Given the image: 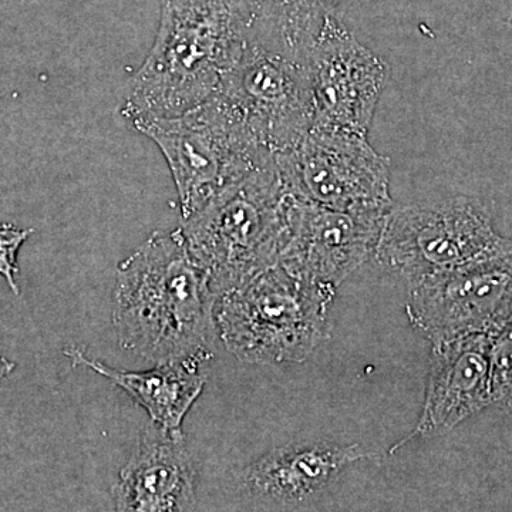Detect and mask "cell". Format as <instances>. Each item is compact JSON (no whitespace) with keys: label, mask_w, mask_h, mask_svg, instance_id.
<instances>
[{"label":"cell","mask_w":512,"mask_h":512,"mask_svg":"<svg viewBox=\"0 0 512 512\" xmlns=\"http://www.w3.org/2000/svg\"><path fill=\"white\" fill-rule=\"evenodd\" d=\"M491 406L512 414V319L491 335Z\"/></svg>","instance_id":"cell-17"},{"label":"cell","mask_w":512,"mask_h":512,"mask_svg":"<svg viewBox=\"0 0 512 512\" xmlns=\"http://www.w3.org/2000/svg\"><path fill=\"white\" fill-rule=\"evenodd\" d=\"M218 296L180 228L154 232L119 265L113 325L119 345L156 363L214 357Z\"/></svg>","instance_id":"cell-1"},{"label":"cell","mask_w":512,"mask_h":512,"mask_svg":"<svg viewBox=\"0 0 512 512\" xmlns=\"http://www.w3.org/2000/svg\"><path fill=\"white\" fill-rule=\"evenodd\" d=\"M131 128L150 138L163 153L183 220L232 181L275 156L215 96L180 116L140 120Z\"/></svg>","instance_id":"cell-6"},{"label":"cell","mask_w":512,"mask_h":512,"mask_svg":"<svg viewBox=\"0 0 512 512\" xmlns=\"http://www.w3.org/2000/svg\"><path fill=\"white\" fill-rule=\"evenodd\" d=\"M195 470L183 431L147 433L133 457L121 468L113 494L121 512L191 510L195 500Z\"/></svg>","instance_id":"cell-13"},{"label":"cell","mask_w":512,"mask_h":512,"mask_svg":"<svg viewBox=\"0 0 512 512\" xmlns=\"http://www.w3.org/2000/svg\"><path fill=\"white\" fill-rule=\"evenodd\" d=\"M490 346L488 333L457 336L433 345L419 423L393 451L417 436L446 434L491 406Z\"/></svg>","instance_id":"cell-12"},{"label":"cell","mask_w":512,"mask_h":512,"mask_svg":"<svg viewBox=\"0 0 512 512\" xmlns=\"http://www.w3.org/2000/svg\"><path fill=\"white\" fill-rule=\"evenodd\" d=\"M214 96L274 154L295 146L313 127L305 53L269 28L261 13Z\"/></svg>","instance_id":"cell-5"},{"label":"cell","mask_w":512,"mask_h":512,"mask_svg":"<svg viewBox=\"0 0 512 512\" xmlns=\"http://www.w3.org/2000/svg\"><path fill=\"white\" fill-rule=\"evenodd\" d=\"M335 293L275 264L220 296L218 336L232 355L251 365L305 362L328 338Z\"/></svg>","instance_id":"cell-4"},{"label":"cell","mask_w":512,"mask_h":512,"mask_svg":"<svg viewBox=\"0 0 512 512\" xmlns=\"http://www.w3.org/2000/svg\"><path fill=\"white\" fill-rule=\"evenodd\" d=\"M406 312L431 345L471 333L493 335L512 319V245L409 285Z\"/></svg>","instance_id":"cell-9"},{"label":"cell","mask_w":512,"mask_h":512,"mask_svg":"<svg viewBox=\"0 0 512 512\" xmlns=\"http://www.w3.org/2000/svg\"><path fill=\"white\" fill-rule=\"evenodd\" d=\"M261 12V0H161L156 40L119 111L136 121L180 116L217 93Z\"/></svg>","instance_id":"cell-2"},{"label":"cell","mask_w":512,"mask_h":512,"mask_svg":"<svg viewBox=\"0 0 512 512\" xmlns=\"http://www.w3.org/2000/svg\"><path fill=\"white\" fill-rule=\"evenodd\" d=\"M66 356L72 359L73 366L87 367L124 390L146 410L157 427L168 433L183 431L185 416L207 383V376L202 372L205 362L201 360H175L157 363L147 372H123L77 348L67 349Z\"/></svg>","instance_id":"cell-15"},{"label":"cell","mask_w":512,"mask_h":512,"mask_svg":"<svg viewBox=\"0 0 512 512\" xmlns=\"http://www.w3.org/2000/svg\"><path fill=\"white\" fill-rule=\"evenodd\" d=\"M313 127L366 136L384 84L387 64L363 46L339 18H328L305 52Z\"/></svg>","instance_id":"cell-10"},{"label":"cell","mask_w":512,"mask_h":512,"mask_svg":"<svg viewBox=\"0 0 512 512\" xmlns=\"http://www.w3.org/2000/svg\"><path fill=\"white\" fill-rule=\"evenodd\" d=\"M32 234V229L18 228L10 222L0 224V276L8 282L15 295L20 293L16 281L19 274V251Z\"/></svg>","instance_id":"cell-18"},{"label":"cell","mask_w":512,"mask_h":512,"mask_svg":"<svg viewBox=\"0 0 512 512\" xmlns=\"http://www.w3.org/2000/svg\"><path fill=\"white\" fill-rule=\"evenodd\" d=\"M292 200L274 156L222 188L181 222L188 249L210 275L218 299L278 264L288 237Z\"/></svg>","instance_id":"cell-3"},{"label":"cell","mask_w":512,"mask_h":512,"mask_svg":"<svg viewBox=\"0 0 512 512\" xmlns=\"http://www.w3.org/2000/svg\"><path fill=\"white\" fill-rule=\"evenodd\" d=\"M384 218L293 197L278 265L303 282L336 289L373 255Z\"/></svg>","instance_id":"cell-11"},{"label":"cell","mask_w":512,"mask_h":512,"mask_svg":"<svg viewBox=\"0 0 512 512\" xmlns=\"http://www.w3.org/2000/svg\"><path fill=\"white\" fill-rule=\"evenodd\" d=\"M15 367L16 363L10 362L6 357L0 356V383H2L6 377L12 375Z\"/></svg>","instance_id":"cell-19"},{"label":"cell","mask_w":512,"mask_h":512,"mask_svg":"<svg viewBox=\"0 0 512 512\" xmlns=\"http://www.w3.org/2000/svg\"><path fill=\"white\" fill-rule=\"evenodd\" d=\"M275 160L286 190L298 200L355 214L392 210L389 160L362 134L312 127Z\"/></svg>","instance_id":"cell-8"},{"label":"cell","mask_w":512,"mask_h":512,"mask_svg":"<svg viewBox=\"0 0 512 512\" xmlns=\"http://www.w3.org/2000/svg\"><path fill=\"white\" fill-rule=\"evenodd\" d=\"M483 202L467 195L390 210L373 256L407 284L510 248Z\"/></svg>","instance_id":"cell-7"},{"label":"cell","mask_w":512,"mask_h":512,"mask_svg":"<svg viewBox=\"0 0 512 512\" xmlns=\"http://www.w3.org/2000/svg\"><path fill=\"white\" fill-rule=\"evenodd\" d=\"M359 444L306 443L275 448L245 471L249 493L264 500L296 504L323 493L343 471L365 458Z\"/></svg>","instance_id":"cell-14"},{"label":"cell","mask_w":512,"mask_h":512,"mask_svg":"<svg viewBox=\"0 0 512 512\" xmlns=\"http://www.w3.org/2000/svg\"><path fill=\"white\" fill-rule=\"evenodd\" d=\"M352 0H261L262 18L282 39L305 52L328 18H339Z\"/></svg>","instance_id":"cell-16"}]
</instances>
